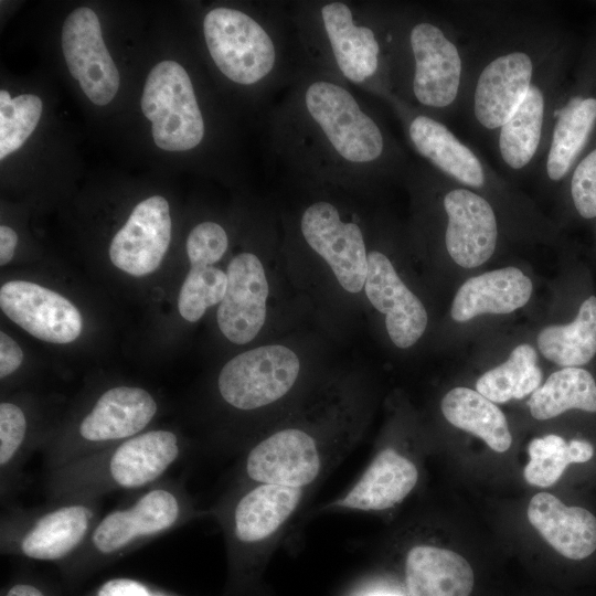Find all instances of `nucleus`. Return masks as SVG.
I'll return each mask as SVG.
<instances>
[{"instance_id": "nucleus-1", "label": "nucleus", "mask_w": 596, "mask_h": 596, "mask_svg": "<svg viewBox=\"0 0 596 596\" xmlns=\"http://www.w3.org/2000/svg\"><path fill=\"white\" fill-rule=\"evenodd\" d=\"M370 96L305 65L269 106V160L296 184L370 190L412 160Z\"/></svg>"}, {"instance_id": "nucleus-20", "label": "nucleus", "mask_w": 596, "mask_h": 596, "mask_svg": "<svg viewBox=\"0 0 596 596\" xmlns=\"http://www.w3.org/2000/svg\"><path fill=\"white\" fill-rule=\"evenodd\" d=\"M226 292L217 308V324L233 343L252 341L266 319L268 281L260 259L253 253L237 254L227 266Z\"/></svg>"}, {"instance_id": "nucleus-22", "label": "nucleus", "mask_w": 596, "mask_h": 596, "mask_svg": "<svg viewBox=\"0 0 596 596\" xmlns=\"http://www.w3.org/2000/svg\"><path fill=\"white\" fill-rule=\"evenodd\" d=\"M364 290L373 307L385 315V326L392 342L401 349L415 344L427 327L426 309L381 251L369 253Z\"/></svg>"}, {"instance_id": "nucleus-7", "label": "nucleus", "mask_w": 596, "mask_h": 596, "mask_svg": "<svg viewBox=\"0 0 596 596\" xmlns=\"http://www.w3.org/2000/svg\"><path fill=\"white\" fill-rule=\"evenodd\" d=\"M170 429L145 430L98 453L46 472L49 502L99 499L115 491L143 490L163 479L183 457Z\"/></svg>"}, {"instance_id": "nucleus-39", "label": "nucleus", "mask_w": 596, "mask_h": 596, "mask_svg": "<svg viewBox=\"0 0 596 596\" xmlns=\"http://www.w3.org/2000/svg\"><path fill=\"white\" fill-rule=\"evenodd\" d=\"M18 243L17 233L7 225L0 226V264L1 266L8 264L14 254V249Z\"/></svg>"}, {"instance_id": "nucleus-29", "label": "nucleus", "mask_w": 596, "mask_h": 596, "mask_svg": "<svg viewBox=\"0 0 596 596\" xmlns=\"http://www.w3.org/2000/svg\"><path fill=\"white\" fill-rule=\"evenodd\" d=\"M531 415L539 421L550 419L577 408L596 412V382L581 368H564L552 373L529 400Z\"/></svg>"}, {"instance_id": "nucleus-42", "label": "nucleus", "mask_w": 596, "mask_h": 596, "mask_svg": "<svg viewBox=\"0 0 596 596\" xmlns=\"http://www.w3.org/2000/svg\"><path fill=\"white\" fill-rule=\"evenodd\" d=\"M153 596H169V595L163 594V593H159V592H155Z\"/></svg>"}, {"instance_id": "nucleus-16", "label": "nucleus", "mask_w": 596, "mask_h": 596, "mask_svg": "<svg viewBox=\"0 0 596 596\" xmlns=\"http://www.w3.org/2000/svg\"><path fill=\"white\" fill-rule=\"evenodd\" d=\"M62 50L71 75L95 105L109 104L119 88L118 70L102 36L97 14L79 7L66 18Z\"/></svg>"}, {"instance_id": "nucleus-38", "label": "nucleus", "mask_w": 596, "mask_h": 596, "mask_svg": "<svg viewBox=\"0 0 596 596\" xmlns=\"http://www.w3.org/2000/svg\"><path fill=\"white\" fill-rule=\"evenodd\" d=\"M1 596H50V594L39 583L23 578L10 583Z\"/></svg>"}, {"instance_id": "nucleus-4", "label": "nucleus", "mask_w": 596, "mask_h": 596, "mask_svg": "<svg viewBox=\"0 0 596 596\" xmlns=\"http://www.w3.org/2000/svg\"><path fill=\"white\" fill-rule=\"evenodd\" d=\"M469 43L470 70L461 113L478 136L492 139L561 46L546 19H498Z\"/></svg>"}, {"instance_id": "nucleus-3", "label": "nucleus", "mask_w": 596, "mask_h": 596, "mask_svg": "<svg viewBox=\"0 0 596 596\" xmlns=\"http://www.w3.org/2000/svg\"><path fill=\"white\" fill-rule=\"evenodd\" d=\"M390 78L395 99L447 123L461 113L470 51L456 28L419 4L387 2Z\"/></svg>"}, {"instance_id": "nucleus-26", "label": "nucleus", "mask_w": 596, "mask_h": 596, "mask_svg": "<svg viewBox=\"0 0 596 596\" xmlns=\"http://www.w3.org/2000/svg\"><path fill=\"white\" fill-rule=\"evenodd\" d=\"M405 583L411 596H469L475 576L460 554L423 544L407 553Z\"/></svg>"}, {"instance_id": "nucleus-21", "label": "nucleus", "mask_w": 596, "mask_h": 596, "mask_svg": "<svg viewBox=\"0 0 596 596\" xmlns=\"http://www.w3.org/2000/svg\"><path fill=\"white\" fill-rule=\"evenodd\" d=\"M596 129V94L582 82L558 102L538 173L545 185L562 183Z\"/></svg>"}, {"instance_id": "nucleus-6", "label": "nucleus", "mask_w": 596, "mask_h": 596, "mask_svg": "<svg viewBox=\"0 0 596 596\" xmlns=\"http://www.w3.org/2000/svg\"><path fill=\"white\" fill-rule=\"evenodd\" d=\"M198 515L184 486L173 479L143 489L130 503L100 515L81 547L58 570L75 586L100 568Z\"/></svg>"}, {"instance_id": "nucleus-37", "label": "nucleus", "mask_w": 596, "mask_h": 596, "mask_svg": "<svg viewBox=\"0 0 596 596\" xmlns=\"http://www.w3.org/2000/svg\"><path fill=\"white\" fill-rule=\"evenodd\" d=\"M23 360V352L18 343L7 333H0V377L4 379L17 371Z\"/></svg>"}, {"instance_id": "nucleus-19", "label": "nucleus", "mask_w": 596, "mask_h": 596, "mask_svg": "<svg viewBox=\"0 0 596 596\" xmlns=\"http://www.w3.org/2000/svg\"><path fill=\"white\" fill-rule=\"evenodd\" d=\"M171 240L168 201L153 195L138 203L109 246L111 263L132 276H145L161 264Z\"/></svg>"}, {"instance_id": "nucleus-35", "label": "nucleus", "mask_w": 596, "mask_h": 596, "mask_svg": "<svg viewBox=\"0 0 596 596\" xmlns=\"http://www.w3.org/2000/svg\"><path fill=\"white\" fill-rule=\"evenodd\" d=\"M228 247L227 233L216 222L195 225L187 238V254L191 266H213Z\"/></svg>"}, {"instance_id": "nucleus-27", "label": "nucleus", "mask_w": 596, "mask_h": 596, "mask_svg": "<svg viewBox=\"0 0 596 596\" xmlns=\"http://www.w3.org/2000/svg\"><path fill=\"white\" fill-rule=\"evenodd\" d=\"M440 408L451 425L478 436L494 451L510 448L512 436L504 414L479 392L455 387L443 397Z\"/></svg>"}, {"instance_id": "nucleus-41", "label": "nucleus", "mask_w": 596, "mask_h": 596, "mask_svg": "<svg viewBox=\"0 0 596 596\" xmlns=\"http://www.w3.org/2000/svg\"><path fill=\"white\" fill-rule=\"evenodd\" d=\"M371 596H398V595L392 594V593H380V594H374V595H371Z\"/></svg>"}, {"instance_id": "nucleus-13", "label": "nucleus", "mask_w": 596, "mask_h": 596, "mask_svg": "<svg viewBox=\"0 0 596 596\" xmlns=\"http://www.w3.org/2000/svg\"><path fill=\"white\" fill-rule=\"evenodd\" d=\"M141 110L152 124L155 143L166 151L198 148L206 136V121L187 70L166 60L149 72Z\"/></svg>"}, {"instance_id": "nucleus-24", "label": "nucleus", "mask_w": 596, "mask_h": 596, "mask_svg": "<svg viewBox=\"0 0 596 596\" xmlns=\"http://www.w3.org/2000/svg\"><path fill=\"white\" fill-rule=\"evenodd\" d=\"M528 519L561 555L583 560L596 550V518L581 507H567L547 492L536 493L528 507Z\"/></svg>"}, {"instance_id": "nucleus-30", "label": "nucleus", "mask_w": 596, "mask_h": 596, "mask_svg": "<svg viewBox=\"0 0 596 596\" xmlns=\"http://www.w3.org/2000/svg\"><path fill=\"white\" fill-rule=\"evenodd\" d=\"M538 354L533 347L522 343L515 347L508 360L482 374L476 391L493 403H505L532 394L541 384L542 372L536 365Z\"/></svg>"}, {"instance_id": "nucleus-40", "label": "nucleus", "mask_w": 596, "mask_h": 596, "mask_svg": "<svg viewBox=\"0 0 596 596\" xmlns=\"http://www.w3.org/2000/svg\"><path fill=\"white\" fill-rule=\"evenodd\" d=\"M572 462H586L594 455V447L586 440L573 439L568 443Z\"/></svg>"}, {"instance_id": "nucleus-31", "label": "nucleus", "mask_w": 596, "mask_h": 596, "mask_svg": "<svg viewBox=\"0 0 596 596\" xmlns=\"http://www.w3.org/2000/svg\"><path fill=\"white\" fill-rule=\"evenodd\" d=\"M42 115V100L34 94L14 98L0 91V159L17 151L36 128Z\"/></svg>"}, {"instance_id": "nucleus-33", "label": "nucleus", "mask_w": 596, "mask_h": 596, "mask_svg": "<svg viewBox=\"0 0 596 596\" xmlns=\"http://www.w3.org/2000/svg\"><path fill=\"white\" fill-rule=\"evenodd\" d=\"M530 461L524 468V478L538 487H550L572 464L568 444L558 435L550 434L534 438L528 448Z\"/></svg>"}, {"instance_id": "nucleus-34", "label": "nucleus", "mask_w": 596, "mask_h": 596, "mask_svg": "<svg viewBox=\"0 0 596 596\" xmlns=\"http://www.w3.org/2000/svg\"><path fill=\"white\" fill-rule=\"evenodd\" d=\"M564 182L576 213L586 220L596 217V145L578 157Z\"/></svg>"}, {"instance_id": "nucleus-12", "label": "nucleus", "mask_w": 596, "mask_h": 596, "mask_svg": "<svg viewBox=\"0 0 596 596\" xmlns=\"http://www.w3.org/2000/svg\"><path fill=\"white\" fill-rule=\"evenodd\" d=\"M564 66V47L561 45L491 139L497 158L507 173L521 175L538 170L563 94Z\"/></svg>"}, {"instance_id": "nucleus-18", "label": "nucleus", "mask_w": 596, "mask_h": 596, "mask_svg": "<svg viewBox=\"0 0 596 596\" xmlns=\"http://www.w3.org/2000/svg\"><path fill=\"white\" fill-rule=\"evenodd\" d=\"M0 306L13 322L43 341L70 343L82 332L78 309L62 295L31 281L2 285Z\"/></svg>"}, {"instance_id": "nucleus-9", "label": "nucleus", "mask_w": 596, "mask_h": 596, "mask_svg": "<svg viewBox=\"0 0 596 596\" xmlns=\"http://www.w3.org/2000/svg\"><path fill=\"white\" fill-rule=\"evenodd\" d=\"M157 411L155 397L142 387L118 385L104 391L70 432L44 446L46 472L145 432Z\"/></svg>"}, {"instance_id": "nucleus-36", "label": "nucleus", "mask_w": 596, "mask_h": 596, "mask_svg": "<svg viewBox=\"0 0 596 596\" xmlns=\"http://www.w3.org/2000/svg\"><path fill=\"white\" fill-rule=\"evenodd\" d=\"M146 584L131 578H114L100 585L91 596H153Z\"/></svg>"}, {"instance_id": "nucleus-25", "label": "nucleus", "mask_w": 596, "mask_h": 596, "mask_svg": "<svg viewBox=\"0 0 596 596\" xmlns=\"http://www.w3.org/2000/svg\"><path fill=\"white\" fill-rule=\"evenodd\" d=\"M532 281L509 266L467 279L457 290L450 315L464 322L479 315H505L523 307L531 297Z\"/></svg>"}, {"instance_id": "nucleus-32", "label": "nucleus", "mask_w": 596, "mask_h": 596, "mask_svg": "<svg viewBox=\"0 0 596 596\" xmlns=\"http://www.w3.org/2000/svg\"><path fill=\"white\" fill-rule=\"evenodd\" d=\"M227 287V275L214 266H191L179 294L178 308L189 322L202 318L205 310L221 304Z\"/></svg>"}, {"instance_id": "nucleus-10", "label": "nucleus", "mask_w": 596, "mask_h": 596, "mask_svg": "<svg viewBox=\"0 0 596 596\" xmlns=\"http://www.w3.org/2000/svg\"><path fill=\"white\" fill-rule=\"evenodd\" d=\"M298 185H305L312 192L298 217L302 241L327 262L342 288L353 294L361 291L370 253L361 214L344 211L339 187Z\"/></svg>"}, {"instance_id": "nucleus-23", "label": "nucleus", "mask_w": 596, "mask_h": 596, "mask_svg": "<svg viewBox=\"0 0 596 596\" xmlns=\"http://www.w3.org/2000/svg\"><path fill=\"white\" fill-rule=\"evenodd\" d=\"M417 480L415 464L396 450L385 448L332 507L359 511L386 510L403 501L415 488Z\"/></svg>"}, {"instance_id": "nucleus-28", "label": "nucleus", "mask_w": 596, "mask_h": 596, "mask_svg": "<svg viewBox=\"0 0 596 596\" xmlns=\"http://www.w3.org/2000/svg\"><path fill=\"white\" fill-rule=\"evenodd\" d=\"M538 345L545 359L561 366L576 368L589 362L596 354V297L583 301L571 323L542 329Z\"/></svg>"}, {"instance_id": "nucleus-17", "label": "nucleus", "mask_w": 596, "mask_h": 596, "mask_svg": "<svg viewBox=\"0 0 596 596\" xmlns=\"http://www.w3.org/2000/svg\"><path fill=\"white\" fill-rule=\"evenodd\" d=\"M323 456L316 439L298 428L278 430L253 446L242 464L249 483L295 488L311 485L321 473Z\"/></svg>"}, {"instance_id": "nucleus-14", "label": "nucleus", "mask_w": 596, "mask_h": 596, "mask_svg": "<svg viewBox=\"0 0 596 596\" xmlns=\"http://www.w3.org/2000/svg\"><path fill=\"white\" fill-rule=\"evenodd\" d=\"M302 497L304 488L249 483L235 493L227 508H223L233 589L238 587L248 554L279 531L296 512Z\"/></svg>"}, {"instance_id": "nucleus-8", "label": "nucleus", "mask_w": 596, "mask_h": 596, "mask_svg": "<svg viewBox=\"0 0 596 596\" xmlns=\"http://www.w3.org/2000/svg\"><path fill=\"white\" fill-rule=\"evenodd\" d=\"M436 206L448 256L476 268L494 254L500 238L497 207L483 195L447 179L422 160L411 162L403 180Z\"/></svg>"}, {"instance_id": "nucleus-15", "label": "nucleus", "mask_w": 596, "mask_h": 596, "mask_svg": "<svg viewBox=\"0 0 596 596\" xmlns=\"http://www.w3.org/2000/svg\"><path fill=\"white\" fill-rule=\"evenodd\" d=\"M299 370V359L289 348L258 347L234 356L223 366L217 377L219 393L236 409H257L285 396Z\"/></svg>"}, {"instance_id": "nucleus-11", "label": "nucleus", "mask_w": 596, "mask_h": 596, "mask_svg": "<svg viewBox=\"0 0 596 596\" xmlns=\"http://www.w3.org/2000/svg\"><path fill=\"white\" fill-rule=\"evenodd\" d=\"M99 517V499L13 509L1 520V554L58 565L81 547Z\"/></svg>"}, {"instance_id": "nucleus-2", "label": "nucleus", "mask_w": 596, "mask_h": 596, "mask_svg": "<svg viewBox=\"0 0 596 596\" xmlns=\"http://www.w3.org/2000/svg\"><path fill=\"white\" fill-rule=\"evenodd\" d=\"M290 13L307 65L390 107L387 2L292 1Z\"/></svg>"}, {"instance_id": "nucleus-5", "label": "nucleus", "mask_w": 596, "mask_h": 596, "mask_svg": "<svg viewBox=\"0 0 596 596\" xmlns=\"http://www.w3.org/2000/svg\"><path fill=\"white\" fill-rule=\"evenodd\" d=\"M202 33L217 72L270 105L306 65L290 2L269 1L256 11L216 6L204 14Z\"/></svg>"}]
</instances>
